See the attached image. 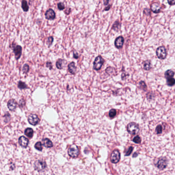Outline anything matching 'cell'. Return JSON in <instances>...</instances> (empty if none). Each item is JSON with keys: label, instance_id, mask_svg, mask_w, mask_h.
<instances>
[{"label": "cell", "instance_id": "obj_1", "mask_svg": "<svg viewBox=\"0 0 175 175\" xmlns=\"http://www.w3.org/2000/svg\"><path fill=\"white\" fill-rule=\"evenodd\" d=\"M104 62V60L101 56H98L96 58L94 62V69L96 70H101Z\"/></svg>", "mask_w": 175, "mask_h": 175}, {"label": "cell", "instance_id": "obj_2", "mask_svg": "<svg viewBox=\"0 0 175 175\" xmlns=\"http://www.w3.org/2000/svg\"><path fill=\"white\" fill-rule=\"evenodd\" d=\"M156 54L158 58L160 59H165L167 56L166 50L164 46L159 47L156 50Z\"/></svg>", "mask_w": 175, "mask_h": 175}, {"label": "cell", "instance_id": "obj_3", "mask_svg": "<svg viewBox=\"0 0 175 175\" xmlns=\"http://www.w3.org/2000/svg\"><path fill=\"white\" fill-rule=\"evenodd\" d=\"M127 129L128 132L132 134H137L139 131L138 125L134 122L129 123L128 125Z\"/></svg>", "mask_w": 175, "mask_h": 175}, {"label": "cell", "instance_id": "obj_4", "mask_svg": "<svg viewBox=\"0 0 175 175\" xmlns=\"http://www.w3.org/2000/svg\"><path fill=\"white\" fill-rule=\"evenodd\" d=\"M68 153L71 157L76 158L79 154V150L76 145H72L69 148Z\"/></svg>", "mask_w": 175, "mask_h": 175}, {"label": "cell", "instance_id": "obj_5", "mask_svg": "<svg viewBox=\"0 0 175 175\" xmlns=\"http://www.w3.org/2000/svg\"><path fill=\"white\" fill-rule=\"evenodd\" d=\"M34 168L38 172L43 170L46 167L45 162L43 160H38L34 163Z\"/></svg>", "mask_w": 175, "mask_h": 175}, {"label": "cell", "instance_id": "obj_6", "mask_svg": "<svg viewBox=\"0 0 175 175\" xmlns=\"http://www.w3.org/2000/svg\"><path fill=\"white\" fill-rule=\"evenodd\" d=\"M120 159V154L117 150H114L111 154L110 160L113 163H117Z\"/></svg>", "mask_w": 175, "mask_h": 175}, {"label": "cell", "instance_id": "obj_7", "mask_svg": "<svg viewBox=\"0 0 175 175\" xmlns=\"http://www.w3.org/2000/svg\"><path fill=\"white\" fill-rule=\"evenodd\" d=\"M28 121L30 124L32 125H37L40 121V119L38 116L36 114H30L28 116Z\"/></svg>", "mask_w": 175, "mask_h": 175}, {"label": "cell", "instance_id": "obj_8", "mask_svg": "<svg viewBox=\"0 0 175 175\" xmlns=\"http://www.w3.org/2000/svg\"><path fill=\"white\" fill-rule=\"evenodd\" d=\"M13 50L14 53L15 58L16 60H18L20 59L22 52V48L20 45H16L13 47Z\"/></svg>", "mask_w": 175, "mask_h": 175}, {"label": "cell", "instance_id": "obj_9", "mask_svg": "<svg viewBox=\"0 0 175 175\" xmlns=\"http://www.w3.org/2000/svg\"><path fill=\"white\" fill-rule=\"evenodd\" d=\"M46 19L49 20H52L56 18V13L52 9H49L46 11L45 14Z\"/></svg>", "mask_w": 175, "mask_h": 175}, {"label": "cell", "instance_id": "obj_10", "mask_svg": "<svg viewBox=\"0 0 175 175\" xmlns=\"http://www.w3.org/2000/svg\"><path fill=\"white\" fill-rule=\"evenodd\" d=\"M124 41V39L123 37L122 36H119L117 38H116L114 41V45L116 47L118 48V49L121 48L123 45Z\"/></svg>", "mask_w": 175, "mask_h": 175}, {"label": "cell", "instance_id": "obj_11", "mask_svg": "<svg viewBox=\"0 0 175 175\" xmlns=\"http://www.w3.org/2000/svg\"><path fill=\"white\" fill-rule=\"evenodd\" d=\"M156 166L160 170H163L165 168H166L167 166L166 160L165 158H160L158 161Z\"/></svg>", "mask_w": 175, "mask_h": 175}, {"label": "cell", "instance_id": "obj_12", "mask_svg": "<svg viewBox=\"0 0 175 175\" xmlns=\"http://www.w3.org/2000/svg\"><path fill=\"white\" fill-rule=\"evenodd\" d=\"M17 102L14 99H10L7 103V107L11 111H14L17 107Z\"/></svg>", "mask_w": 175, "mask_h": 175}, {"label": "cell", "instance_id": "obj_13", "mask_svg": "<svg viewBox=\"0 0 175 175\" xmlns=\"http://www.w3.org/2000/svg\"><path fill=\"white\" fill-rule=\"evenodd\" d=\"M18 142L22 147L25 148L28 146L29 140L27 138L25 137L24 136H22V137L19 138Z\"/></svg>", "mask_w": 175, "mask_h": 175}, {"label": "cell", "instance_id": "obj_14", "mask_svg": "<svg viewBox=\"0 0 175 175\" xmlns=\"http://www.w3.org/2000/svg\"><path fill=\"white\" fill-rule=\"evenodd\" d=\"M151 10L154 13H158L161 10V7L158 3H154L150 6Z\"/></svg>", "mask_w": 175, "mask_h": 175}, {"label": "cell", "instance_id": "obj_15", "mask_svg": "<svg viewBox=\"0 0 175 175\" xmlns=\"http://www.w3.org/2000/svg\"><path fill=\"white\" fill-rule=\"evenodd\" d=\"M68 70L69 72L72 74H76V66L75 63L74 62L70 63L68 66Z\"/></svg>", "mask_w": 175, "mask_h": 175}, {"label": "cell", "instance_id": "obj_16", "mask_svg": "<svg viewBox=\"0 0 175 175\" xmlns=\"http://www.w3.org/2000/svg\"><path fill=\"white\" fill-rule=\"evenodd\" d=\"M66 64V61L63 59H59L56 62V67L58 69L62 70L63 68L64 65Z\"/></svg>", "mask_w": 175, "mask_h": 175}, {"label": "cell", "instance_id": "obj_17", "mask_svg": "<svg viewBox=\"0 0 175 175\" xmlns=\"http://www.w3.org/2000/svg\"><path fill=\"white\" fill-rule=\"evenodd\" d=\"M43 143L44 146H45L46 148H52L53 146V144H52V142L50 139H48L47 138L43 139Z\"/></svg>", "mask_w": 175, "mask_h": 175}, {"label": "cell", "instance_id": "obj_18", "mask_svg": "<svg viewBox=\"0 0 175 175\" xmlns=\"http://www.w3.org/2000/svg\"><path fill=\"white\" fill-rule=\"evenodd\" d=\"M174 75V72L172 70H167L165 72V77L167 80L170 78H172Z\"/></svg>", "mask_w": 175, "mask_h": 175}, {"label": "cell", "instance_id": "obj_19", "mask_svg": "<svg viewBox=\"0 0 175 175\" xmlns=\"http://www.w3.org/2000/svg\"><path fill=\"white\" fill-rule=\"evenodd\" d=\"M25 134L29 138H32L34 134V130L31 128H27L25 130Z\"/></svg>", "mask_w": 175, "mask_h": 175}, {"label": "cell", "instance_id": "obj_20", "mask_svg": "<svg viewBox=\"0 0 175 175\" xmlns=\"http://www.w3.org/2000/svg\"><path fill=\"white\" fill-rule=\"evenodd\" d=\"M143 68L146 70H149L151 68L150 61L148 60L144 61L143 63Z\"/></svg>", "mask_w": 175, "mask_h": 175}, {"label": "cell", "instance_id": "obj_21", "mask_svg": "<svg viewBox=\"0 0 175 175\" xmlns=\"http://www.w3.org/2000/svg\"><path fill=\"white\" fill-rule=\"evenodd\" d=\"M18 88H20L21 90H25L28 88V87L26 84L22 81H19L18 84Z\"/></svg>", "mask_w": 175, "mask_h": 175}, {"label": "cell", "instance_id": "obj_22", "mask_svg": "<svg viewBox=\"0 0 175 175\" xmlns=\"http://www.w3.org/2000/svg\"><path fill=\"white\" fill-rule=\"evenodd\" d=\"M22 8L24 12H27L28 11V10H29V6L28 5L27 1H23L22 2Z\"/></svg>", "mask_w": 175, "mask_h": 175}, {"label": "cell", "instance_id": "obj_23", "mask_svg": "<svg viewBox=\"0 0 175 175\" xmlns=\"http://www.w3.org/2000/svg\"><path fill=\"white\" fill-rule=\"evenodd\" d=\"M34 146H35V148L36 150H40V151H41L42 150V149H43L42 144L41 142H38L36 143Z\"/></svg>", "mask_w": 175, "mask_h": 175}, {"label": "cell", "instance_id": "obj_24", "mask_svg": "<svg viewBox=\"0 0 175 175\" xmlns=\"http://www.w3.org/2000/svg\"><path fill=\"white\" fill-rule=\"evenodd\" d=\"M174 84H175V79H174L173 78H170V79L167 80V84L168 86H172L174 85Z\"/></svg>", "mask_w": 175, "mask_h": 175}, {"label": "cell", "instance_id": "obj_25", "mask_svg": "<svg viewBox=\"0 0 175 175\" xmlns=\"http://www.w3.org/2000/svg\"><path fill=\"white\" fill-rule=\"evenodd\" d=\"M116 110H114V109H112L109 112L110 117L111 118H114V116H116Z\"/></svg>", "mask_w": 175, "mask_h": 175}, {"label": "cell", "instance_id": "obj_26", "mask_svg": "<svg viewBox=\"0 0 175 175\" xmlns=\"http://www.w3.org/2000/svg\"><path fill=\"white\" fill-rule=\"evenodd\" d=\"M29 70H30V66H29V65L27 64H25L24 66H23V72L24 74H26L28 72Z\"/></svg>", "mask_w": 175, "mask_h": 175}, {"label": "cell", "instance_id": "obj_27", "mask_svg": "<svg viewBox=\"0 0 175 175\" xmlns=\"http://www.w3.org/2000/svg\"><path fill=\"white\" fill-rule=\"evenodd\" d=\"M106 72L108 74H114V72L115 71L114 69L112 67H109L108 68H107L106 69Z\"/></svg>", "mask_w": 175, "mask_h": 175}, {"label": "cell", "instance_id": "obj_28", "mask_svg": "<svg viewBox=\"0 0 175 175\" xmlns=\"http://www.w3.org/2000/svg\"><path fill=\"white\" fill-rule=\"evenodd\" d=\"M132 140L136 143H140L141 142V139L139 136H137L134 137Z\"/></svg>", "mask_w": 175, "mask_h": 175}, {"label": "cell", "instance_id": "obj_29", "mask_svg": "<svg viewBox=\"0 0 175 175\" xmlns=\"http://www.w3.org/2000/svg\"><path fill=\"white\" fill-rule=\"evenodd\" d=\"M57 6H58V9H59V10H64V9H65V6L63 3H61V2L57 4Z\"/></svg>", "mask_w": 175, "mask_h": 175}, {"label": "cell", "instance_id": "obj_30", "mask_svg": "<svg viewBox=\"0 0 175 175\" xmlns=\"http://www.w3.org/2000/svg\"><path fill=\"white\" fill-rule=\"evenodd\" d=\"M139 85H140V87L142 90H145L147 89V87H146V85L145 84V83L143 82V81H141L139 83Z\"/></svg>", "mask_w": 175, "mask_h": 175}, {"label": "cell", "instance_id": "obj_31", "mask_svg": "<svg viewBox=\"0 0 175 175\" xmlns=\"http://www.w3.org/2000/svg\"><path fill=\"white\" fill-rule=\"evenodd\" d=\"M156 132L158 134H160L162 132V127L160 125H159L156 128Z\"/></svg>", "mask_w": 175, "mask_h": 175}, {"label": "cell", "instance_id": "obj_32", "mask_svg": "<svg viewBox=\"0 0 175 175\" xmlns=\"http://www.w3.org/2000/svg\"><path fill=\"white\" fill-rule=\"evenodd\" d=\"M54 41V38L52 36H50L47 39V44L48 46H50Z\"/></svg>", "mask_w": 175, "mask_h": 175}, {"label": "cell", "instance_id": "obj_33", "mask_svg": "<svg viewBox=\"0 0 175 175\" xmlns=\"http://www.w3.org/2000/svg\"><path fill=\"white\" fill-rule=\"evenodd\" d=\"M120 23H119L118 22L116 21V22L114 23V24L113 25L112 29H113V30H116V27H117V28H118V26H120ZM118 29H119V28H118Z\"/></svg>", "mask_w": 175, "mask_h": 175}, {"label": "cell", "instance_id": "obj_34", "mask_svg": "<svg viewBox=\"0 0 175 175\" xmlns=\"http://www.w3.org/2000/svg\"><path fill=\"white\" fill-rule=\"evenodd\" d=\"M132 150H133V148H132V147H130V148H128V150L127 151V152H126L125 155H126V156H129V155H130V154H131V153L132 152Z\"/></svg>", "mask_w": 175, "mask_h": 175}, {"label": "cell", "instance_id": "obj_35", "mask_svg": "<svg viewBox=\"0 0 175 175\" xmlns=\"http://www.w3.org/2000/svg\"><path fill=\"white\" fill-rule=\"evenodd\" d=\"M46 67L49 68L50 70H52V63L50 62V61H48L46 63Z\"/></svg>", "mask_w": 175, "mask_h": 175}, {"label": "cell", "instance_id": "obj_36", "mask_svg": "<svg viewBox=\"0 0 175 175\" xmlns=\"http://www.w3.org/2000/svg\"><path fill=\"white\" fill-rule=\"evenodd\" d=\"M168 3L170 5H174L175 4L174 0H170V1H168Z\"/></svg>", "mask_w": 175, "mask_h": 175}, {"label": "cell", "instance_id": "obj_37", "mask_svg": "<svg viewBox=\"0 0 175 175\" xmlns=\"http://www.w3.org/2000/svg\"><path fill=\"white\" fill-rule=\"evenodd\" d=\"M73 56L74 58H75V59H78V58H79V54H78L77 52H74V55H73Z\"/></svg>", "mask_w": 175, "mask_h": 175}, {"label": "cell", "instance_id": "obj_38", "mask_svg": "<svg viewBox=\"0 0 175 175\" xmlns=\"http://www.w3.org/2000/svg\"><path fill=\"white\" fill-rule=\"evenodd\" d=\"M134 154H135L133 155V157H136V156H137V153H134Z\"/></svg>", "mask_w": 175, "mask_h": 175}]
</instances>
